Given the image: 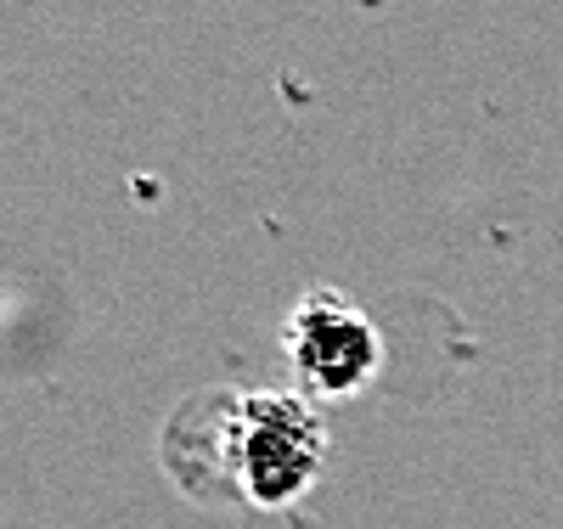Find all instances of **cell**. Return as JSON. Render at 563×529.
Returning <instances> with one entry per match:
<instances>
[{"label": "cell", "mask_w": 563, "mask_h": 529, "mask_svg": "<svg viewBox=\"0 0 563 529\" xmlns=\"http://www.w3.org/2000/svg\"><path fill=\"white\" fill-rule=\"evenodd\" d=\"M327 422L299 389H238L220 400V462L249 507H299L327 467Z\"/></svg>", "instance_id": "cell-1"}, {"label": "cell", "mask_w": 563, "mask_h": 529, "mask_svg": "<svg viewBox=\"0 0 563 529\" xmlns=\"http://www.w3.org/2000/svg\"><path fill=\"white\" fill-rule=\"evenodd\" d=\"M282 361H288L294 383L305 400H355L378 383L389 350L384 332L350 294L339 287H310L294 299L288 321H282Z\"/></svg>", "instance_id": "cell-2"}]
</instances>
